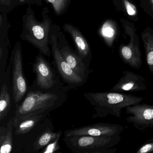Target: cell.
Masks as SVG:
<instances>
[{
  "label": "cell",
  "instance_id": "1",
  "mask_svg": "<svg viewBox=\"0 0 153 153\" xmlns=\"http://www.w3.org/2000/svg\"><path fill=\"white\" fill-rule=\"evenodd\" d=\"M84 96L94 107L93 118H105L112 115L121 118L122 110L140 103L144 98L122 93L112 92H88Z\"/></svg>",
  "mask_w": 153,
  "mask_h": 153
},
{
  "label": "cell",
  "instance_id": "2",
  "mask_svg": "<svg viewBox=\"0 0 153 153\" xmlns=\"http://www.w3.org/2000/svg\"><path fill=\"white\" fill-rule=\"evenodd\" d=\"M48 11L47 8L44 9L42 21L40 22L36 19L31 8H27L23 18V31L20 37L33 45L42 54L50 57L49 35L51 20L47 14Z\"/></svg>",
  "mask_w": 153,
  "mask_h": 153
},
{
  "label": "cell",
  "instance_id": "3",
  "mask_svg": "<svg viewBox=\"0 0 153 153\" xmlns=\"http://www.w3.org/2000/svg\"><path fill=\"white\" fill-rule=\"evenodd\" d=\"M63 99L65 96L60 92L29 91L22 102L17 105L14 122L27 114L49 112L61 105Z\"/></svg>",
  "mask_w": 153,
  "mask_h": 153
},
{
  "label": "cell",
  "instance_id": "4",
  "mask_svg": "<svg viewBox=\"0 0 153 153\" xmlns=\"http://www.w3.org/2000/svg\"><path fill=\"white\" fill-rule=\"evenodd\" d=\"M121 140L119 136L111 137H95L88 135L65 137L66 146L75 153H115L114 147Z\"/></svg>",
  "mask_w": 153,
  "mask_h": 153
},
{
  "label": "cell",
  "instance_id": "5",
  "mask_svg": "<svg viewBox=\"0 0 153 153\" xmlns=\"http://www.w3.org/2000/svg\"><path fill=\"white\" fill-rule=\"evenodd\" d=\"M12 72L13 97L15 103L18 104L27 91V85L23 71L22 48L19 42L16 43L10 59Z\"/></svg>",
  "mask_w": 153,
  "mask_h": 153
},
{
  "label": "cell",
  "instance_id": "6",
  "mask_svg": "<svg viewBox=\"0 0 153 153\" xmlns=\"http://www.w3.org/2000/svg\"><path fill=\"white\" fill-rule=\"evenodd\" d=\"M51 45L55 66L64 81L71 87L79 86L85 84L87 79L78 74L67 63L61 53L56 37L53 35L51 38Z\"/></svg>",
  "mask_w": 153,
  "mask_h": 153
},
{
  "label": "cell",
  "instance_id": "7",
  "mask_svg": "<svg viewBox=\"0 0 153 153\" xmlns=\"http://www.w3.org/2000/svg\"><path fill=\"white\" fill-rule=\"evenodd\" d=\"M125 108L128 115L126 121L132 124L135 128L141 132L147 129L153 130V105L139 103Z\"/></svg>",
  "mask_w": 153,
  "mask_h": 153
},
{
  "label": "cell",
  "instance_id": "8",
  "mask_svg": "<svg viewBox=\"0 0 153 153\" xmlns=\"http://www.w3.org/2000/svg\"><path fill=\"white\" fill-rule=\"evenodd\" d=\"M124 128V127L120 124L99 123L65 131L64 136L69 137L88 135L95 137H111L120 135Z\"/></svg>",
  "mask_w": 153,
  "mask_h": 153
},
{
  "label": "cell",
  "instance_id": "9",
  "mask_svg": "<svg viewBox=\"0 0 153 153\" xmlns=\"http://www.w3.org/2000/svg\"><path fill=\"white\" fill-rule=\"evenodd\" d=\"M36 85L42 90H49L54 87L55 77L51 66L41 54L36 58L33 65Z\"/></svg>",
  "mask_w": 153,
  "mask_h": 153
},
{
  "label": "cell",
  "instance_id": "10",
  "mask_svg": "<svg viewBox=\"0 0 153 153\" xmlns=\"http://www.w3.org/2000/svg\"><path fill=\"white\" fill-rule=\"evenodd\" d=\"M146 79L139 74L125 70L123 72L122 76L110 89L112 92H139L147 89Z\"/></svg>",
  "mask_w": 153,
  "mask_h": 153
},
{
  "label": "cell",
  "instance_id": "11",
  "mask_svg": "<svg viewBox=\"0 0 153 153\" xmlns=\"http://www.w3.org/2000/svg\"><path fill=\"white\" fill-rule=\"evenodd\" d=\"M63 28L71 36L77 49L79 56L85 63L86 59L91 57V51L87 41L80 31L74 26L65 24Z\"/></svg>",
  "mask_w": 153,
  "mask_h": 153
},
{
  "label": "cell",
  "instance_id": "12",
  "mask_svg": "<svg viewBox=\"0 0 153 153\" xmlns=\"http://www.w3.org/2000/svg\"><path fill=\"white\" fill-rule=\"evenodd\" d=\"M60 51L70 66L78 74L85 78L88 79L90 73V70L79 56L72 51L68 47L64 46L60 49Z\"/></svg>",
  "mask_w": 153,
  "mask_h": 153
},
{
  "label": "cell",
  "instance_id": "13",
  "mask_svg": "<svg viewBox=\"0 0 153 153\" xmlns=\"http://www.w3.org/2000/svg\"><path fill=\"white\" fill-rule=\"evenodd\" d=\"M48 113L44 112L27 114L20 118L14 122V128H16L15 134L20 135L28 133Z\"/></svg>",
  "mask_w": 153,
  "mask_h": 153
},
{
  "label": "cell",
  "instance_id": "14",
  "mask_svg": "<svg viewBox=\"0 0 153 153\" xmlns=\"http://www.w3.org/2000/svg\"><path fill=\"white\" fill-rule=\"evenodd\" d=\"M99 34L105 43L109 48H112L119 36V27L118 24L113 19H108L101 26Z\"/></svg>",
  "mask_w": 153,
  "mask_h": 153
},
{
  "label": "cell",
  "instance_id": "15",
  "mask_svg": "<svg viewBox=\"0 0 153 153\" xmlns=\"http://www.w3.org/2000/svg\"><path fill=\"white\" fill-rule=\"evenodd\" d=\"M13 119H10L7 126L0 128V146L1 153H10L13 148Z\"/></svg>",
  "mask_w": 153,
  "mask_h": 153
},
{
  "label": "cell",
  "instance_id": "16",
  "mask_svg": "<svg viewBox=\"0 0 153 153\" xmlns=\"http://www.w3.org/2000/svg\"><path fill=\"white\" fill-rule=\"evenodd\" d=\"M146 52V61L149 71L153 75V30L147 27L141 33Z\"/></svg>",
  "mask_w": 153,
  "mask_h": 153
},
{
  "label": "cell",
  "instance_id": "17",
  "mask_svg": "<svg viewBox=\"0 0 153 153\" xmlns=\"http://www.w3.org/2000/svg\"><path fill=\"white\" fill-rule=\"evenodd\" d=\"M118 11L123 12L128 19L134 22L139 20L138 12L134 0H112Z\"/></svg>",
  "mask_w": 153,
  "mask_h": 153
},
{
  "label": "cell",
  "instance_id": "18",
  "mask_svg": "<svg viewBox=\"0 0 153 153\" xmlns=\"http://www.w3.org/2000/svg\"><path fill=\"white\" fill-rule=\"evenodd\" d=\"M11 105V99L7 85L6 83L1 86L0 92V120H4L8 114Z\"/></svg>",
  "mask_w": 153,
  "mask_h": 153
},
{
  "label": "cell",
  "instance_id": "19",
  "mask_svg": "<svg viewBox=\"0 0 153 153\" xmlns=\"http://www.w3.org/2000/svg\"><path fill=\"white\" fill-rule=\"evenodd\" d=\"M61 131L53 132L50 128L46 129L37 138L33 144L34 149L39 150L45 147L48 144L56 138L60 133Z\"/></svg>",
  "mask_w": 153,
  "mask_h": 153
},
{
  "label": "cell",
  "instance_id": "20",
  "mask_svg": "<svg viewBox=\"0 0 153 153\" xmlns=\"http://www.w3.org/2000/svg\"><path fill=\"white\" fill-rule=\"evenodd\" d=\"M47 1L51 4L55 12L60 15L66 8L68 0H47Z\"/></svg>",
  "mask_w": 153,
  "mask_h": 153
},
{
  "label": "cell",
  "instance_id": "21",
  "mask_svg": "<svg viewBox=\"0 0 153 153\" xmlns=\"http://www.w3.org/2000/svg\"><path fill=\"white\" fill-rule=\"evenodd\" d=\"M62 133V131H61L56 138L44 148L43 150H42V153H53L57 152L58 150H59L60 149L59 146V140L61 136Z\"/></svg>",
  "mask_w": 153,
  "mask_h": 153
},
{
  "label": "cell",
  "instance_id": "22",
  "mask_svg": "<svg viewBox=\"0 0 153 153\" xmlns=\"http://www.w3.org/2000/svg\"><path fill=\"white\" fill-rule=\"evenodd\" d=\"M140 7L153 19V0H140Z\"/></svg>",
  "mask_w": 153,
  "mask_h": 153
},
{
  "label": "cell",
  "instance_id": "23",
  "mask_svg": "<svg viewBox=\"0 0 153 153\" xmlns=\"http://www.w3.org/2000/svg\"><path fill=\"white\" fill-rule=\"evenodd\" d=\"M136 153H153V137L147 140L136 150Z\"/></svg>",
  "mask_w": 153,
  "mask_h": 153
},
{
  "label": "cell",
  "instance_id": "24",
  "mask_svg": "<svg viewBox=\"0 0 153 153\" xmlns=\"http://www.w3.org/2000/svg\"><path fill=\"white\" fill-rule=\"evenodd\" d=\"M11 0H0V3L1 5H9Z\"/></svg>",
  "mask_w": 153,
  "mask_h": 153
},
{
  "label": "cell",
  "instance_id": "25",
  "mask_svg": "<svg viewBox=\"0 0 153 153\" xmlns=\"http://www.w3.org/2000/svg\"><path fill=\"white\" fill-rule=\"evenodd\" d=\"M25 1V0H20V1Z\"/></svg>",
  "mask_w": 153,
  "mask_h": 153
}]
</instances>
